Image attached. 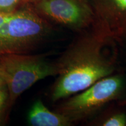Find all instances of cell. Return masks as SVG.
<instances>
[{
	"label": "cell",
	"mask_w": 126,
	"mask_h": 126,
	"mask_svg": "<svg viewBox=\"0 0 126 126\" xmlns=\"http://www.w3.org/2000/svg\"><path fill=\"white\" fill-rule=\"evenodd\" d=\"M94 126H126V113L122 111L106 113L92 122Z\"/></svg>",
	"instance_id": "ba28073f"
},
{
	"label": "cell",
	"mask_w": 126,
	"mask_h": 126,
	"mask_svg": "<svg viewBox=\"0 0 126 126\" xmlns=\"http://www.w3.org/2000/svg\"><path fill=\"white\" fill-rule=\"evenodd\" d=\"M126 86V80L123 75H109L71 96L56 111L67 117L72 123L88 119L108 104L120 98Z\"/></svg>",
	"instance_id": "277c9868"
},
{
	"label": "cell",
	"mask_w": 126,
	"mask_h": 126,
	"mask_svg": "<svg viewBox=\"0 0 126 126\" xmlns=\"http://www.w3.org/2000/svg\"><path fill=\"white\" fill-rule=\"evenodd\" d=\"M50 25L32 7L20 8L0 26V56L22 53L51 35Z\"/></svg>",
	"instance_id": "3957f363"
},
{
	"label": "cell",
	"mask_w": 126,
	"mask_h": 126,
	"mask_svg": "<svg viewBox=\"0 0 126 126\" xmlns=\"http://www.w3.org/2000/svg\"><path fill=\"white\" fill-rule=\"evenodd\" d=\"M3 83H5L4 81H3V79L1 77V74H0V84H3Z\"/></svg>",
	"instance_id": "7c38bea8"
},
{
	"label": "cell",
	"mask_w": 126,
	"mask_h": 126,
	"mask_svg": "<svg viewBox=\"0 0 126 126\" xmlns=\"http://www.w3.org/2000/svg\"><path fill=\"white\" fill-rule=\"evenodd\" d=\"M81 32L56 62L58 73L51 90L53 102L81 92L116 70L114 39L92 25Z\"/></svg>",
	"instance_id": "6da1fadb"
},
{
	"label": "cell",
	"mask_w": 126,
	"mask_h": 126,
	"mask_svg": "<svg viewBox=\"0 0 126 126\" xmlns=\"http://www.w3.org/2000/svg\"><path fill=\"white\" fill-rule=\"evenodd\" d=\"M56 63L46 55L8 53L0 56V74L8 91V106L34 83L51 76H57Z\"/></svg>",
	"instance_id": "7a4b0ae2"
},
{
	"label": "cell",
	"mask_w": 126,
	"mask_h": 126,
	"mask_svg": "<svg viewBox=\"0 0 126 126\" xmlns=\"http://www.w3.org/2000/svg\"><path fill=\"white\" fill-rule=\"evenodd\" d=\"M28 120L33 126H70L73 124L63 114L50 111L40 100L33 104L28 113Z\"/></svg>",
	"instance_id": "52a82bcc"
},
{
	"label": "cell",
	"mask_w": 126,
	"mask_h": 126,
	"mask_svg": "<svg viewBox=\"0 0 126 126\" xmlns=\"http://www.w3.org/2000/svg\"><path fill=\"white\" fill-rule=\"evenodd\" d=\"M94 14L92 26L114 40L126 35V0H91Z\"/></svg>",
	"instance_id": "8992f818"
},
{
	"label": "cell",
	"mask_w": 126,
	"mask_h": 126,
	"mask_svg": "<svg viewBox=\"0 0 126 126\" xmlns=\"http://www.w3.org/2000/svg\"><path fill=\"white\" fill-rule=\"evenodd\" d=\"M120 104L121 105L126 106V99H125V100H123L122 102H121L120 103Z\"/></svg>",
	"instance_id": "8fae6325"
},
{
	"label": "cell",
	"mask_w": 126,
	"mask_h": 126,
	"mask_svg": "<svg viewBox=\"0 0 126 126\" xmlns=\"http://www.w3.org/2000/svg\"><path fill=\"white\" fill-rule=\"evenodd\" d=\"M8 91L5 83L0 84V120L7 106H8Z\"/></svg>",
	"instance_id": "30bf717a"
},
{
	"label": "cell",
	"mask_w": 126,
	"mask_h": 126,
	"mask_svg": "<svg viewBox=\"0 0 126 126\" xmlns=\"http://www.w3.org/2000/svg\"><path fill=\"white\" fill-rule=\"evenodd\" d=\"M41 16L77 32L94 24V14L91 0H28Z\"/></svg>",
	"instance_id": "5b68a950"
},
{
	"label": "cell",
	"mask_w": 126,
	"mask_h": 126,
	"mask_svg": "<svg viewBox=\"0 0 126 126\" xmlns=\"http://www.w3.org/2000/svg\"><path fill=\"white\" fill-rule=\"evenodd\" d=\"M27 1L28 0H0V13H13L23 2Z\"/></svg>",
	"instance_id": "9c48e42d"
}]
</instances>
